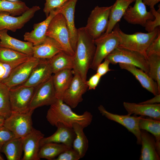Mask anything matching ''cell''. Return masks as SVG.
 I'll list each match as a JSON object with an SVG mask.
<instances>
[{"instance_id":"cell-14","label":"cell","mask_w":160,"mask_h":160,"mask_svg":"<svg viewBox=\"0 0 160 160\" xmlns=\"http://www.w3.org/2000/svg\"><path fill=\"white\" fill-rule=\"evenodd\" d=\"M98 109L102 116L109 120L119 123L126 127L135 136L137 144L141 145L140 130L139 126L140 116H131L128 114L123 115L113 114L107 111L102 105L98 107Z\"/></svg>"},{"instance_id":"cell-23","label":"cell","mask_w":160,"mask_h":160,"mask_svg":"<svg viewBox=\"0 0 160 160\" xmlns=\"http://www.w3.org/2000/svg\"><path fill=\"white\" fill-rule=\"evenodd\" d=\"M63 51V48L58 42L47 36L43 42L33 46V56L40 59H49Z\"/></svg>"},{"instance_id":"cell-17","label":"cell","mask_w":160,"mask_h":160,"mask_svg":"<svg viewBox=\"0 0 160 160\" xmlns=\"http://www.w3.org/2000/svg\"><path fill=\"white\" fill-rule=\"evenodd\" d=\"M52 71L48 59H40L27 80L20 85L36 87L49 79L52 76Z\"/></svg>"},{"instance_id":"cell-34","label":"cell","mask_w":160,"mask_h":160,"mask_svg":"<svg viewBox=\"0 0 160 160\" xmlns=\"http://www.w3.org/2000/svg\"><path fill=\"white\" fill-rule=\"evenodd\" d=\"M29 8L25 2L21 1L0 0V12H7L13 16L21 15Z\"/></svg>"},{"instance_id":"cell-7","label":"cell","mask_w":160,"mask_h":160,"mask_svg":"<svg viewBox=\"0 0 160 160\" xmlns=\"http://www.w3.org/2000/svg\"><path fill=\"white\" fill-rule=\"evenodd\" d=\"M112 64L124 63L131 64L148 73L149 71L147 57L138 52L118 47L105 58Z\"/></svg>"},{"instance_id":"cell-16","label":"cell","mask_w":160,"mask_h":160,"mask_svg":"<svg viewBox=\"0 0 160 160\" xmlns=\"http://www.w3.org/2000/svg\"><path fill=\"white\" fill-rule=\"evenodd\" d=\"M135 2L133 7L129 6L123 17L129 23L144 27L146 21L153 20L154 17L150 11H147L143 0H135Z\"/></svg>"},{"instance_id":"cell-38","label":"cell","mask_w":160,"mask_h":160,"mask_svg":"<svg viewBox=\"0 0 160 160\" xmlns=\"http://www.w3.org/2000/svg\"><path fill=\"white\" fill-rule=\"evenodd\" d=\"M21 63H8L0 61V82L7 78L13 70Z\"/></svg>"},{"instance_id":"cell-28","label":"cell","mask_w":160,"mask_h":160,"mask_svg":"<svg viewBox=\"0 0 160 160\" xmlns=\"http://www.w3.org/2000/svg\"><path fill=\"white\" fill-rule=\"evenodd\" d=\"M48 60L53 74L64 70H73L74 68V56L63 51L48 59Z\"/></svg>"},{"instance_id":"cell-5","label":"cell","mask_w":160,"mask_h":160,"mask_svg":"<svg viewBox=\"0 0 160 160\" xmlns=\"http://www.w3.org/2000/svg\"><path fill=\"white\" fill-rule=\"evenodd\" d=\"M46 35L58 42L64 52L74 56L75 52L70 44L69 31L66 20L61 13H58L52 18L47 30Z\"/></svg>"},{"instance_id":"cell-11","label":"cell","mask_w":160,"mask_h":160,"mask_svg":"<svg viewBox=\"0 0 160 160\" xmlns=\"http://www.w3.org/2000/svg\"><path fill=\"white\" fill-rule=\"evenodd\" d=\"M73 72L71 83L61 99L71 108H74L83 100L82 96L88 89V87L86 81L83 80L79 74L76 71Z\"/></svg>"},{"instance_id":"cell-32","label":"cell","mask_w":160,"mask_h":160,"mask_svg":"<svg viewBox=\"0 0 160 160\" xmlns=\"http://www.w3.org/2000/svg\"><path fill=\"white\" fill-rule=\"evenodd\" d=\"M70 147L63 144L49 143L40 147L38 153L40 159L54 160L61 153L69 148Z\"/></svg>"},{"instance_id":"cell-10","label":"cell","mask_w":160,"mask_h":160,"mask_svg":"<svg viewBox=\"0 0 160 160\" xmlns=\"http://www.w3.org/2000/svg\"><path fill=\"white\" fill-rule=\"evenodd\" d=\"M40 60V59L30 57L25 61L15 67L9 76L1 82L9 89L21 84L27 80Z\"/></svg>"},{"instance_id":"cell-47","label":"cell","mask_w":160,"mask_h":160,"mask_svg":"<svg viewBox=\"0 0 160 160\" xmlns=\"http://www.w3.org/2000/svg\"><path fill=\"white\" fill-rule=\"evenodd\" d=\"M5 119L0 115V126H3Z\"/></svg>"},{"instance_id":"cell-3","label":"cell","mask_w":160,"mask_h":160,"mask_svg":"<svg viewBox=\"0 0 160 160\" xmlns=\"http://www.w3.org/2000/svg\"><path fill=\"white\" fill-rule=\"evenodd\" d=\"M160 32V27H157L151 32H137L132 34L125 33L120 28L118 33L120 41L118 47L138 52L147 57V50Z\"/></svg>"},{"instance_id":"cell-26","label":"cell","mask_w":160,"mask_h":160,"mask_svg":"<svg viewBox=\"0 0 160 160\" xmlns=\"http://www.w3.org/2000/svg\"><path fill=\"white\" fill-rule=\"evenodd\" d=\"M73 75L72 70L66 69L56 72L52 76L53 84L57 99H61L69 87Z\"/></svg>"},{"instance_id":"cell-20","label":"cell","mask_w":160,"mask_h":160,"mask_svg":"<svg viewBox=\"0 0 160 160\" xmlns=\"http://www.w3.org/2000/svg\"><path fill=\"white\" fill-rule=\"evenodd\" d=\"M56 131L52 135L47 137H43L40 142V147L42 145L49 143L63 144L72 148L76 134L72 128L67 127L60 123L57 124Z\"/></svg>"},{"instance_id":"cell-6","label":"cell","mask_w":160,"mask_h":160,"mask_svg":"<svg viewBox=\"0 0 160 160\" xmlns=\"http://www.w3.org/2000/svg\"><path fill=\"white\" fill-rule=\"evenodd\" d=\"M111 7L112 5L102 7L97 6L91 11L84 28L94 40L99 37L106 31Z\"/></svg>"},{"instance_id":"cell-18","label":"cell","mask_w":160,"mask_h":160,"mask_svg":"<svg viewBox=\"0 0 160 160\" xmlns=\"http://www.w3.org/2000/svg\"><path fill=\"white\" fill-rule=\"evenodd\" d=\"M59 13V7L52 10L45 20L34 24L33 30L30 32H26L25 33L23 36L24 40L32 43L33 46L43 42L47 37L46 33L51 20Z\"/></svg>"},{"instance_id":"cell-27","label":"cell","mask_w":160,"mask_h":160,"mask_svg":"<svg viewBox=\"0 0 160 160\" xmlns=\"http://www.w3.org/2000/svg\"><path fill=\"white\" fill-rule=\"evenodd\" d=\"M135 0H116L112 5L109 17L107 29L104 33H107L111 32L116 25L124 15L127 9Z\"/></svg>"},{"instance_id":"cell-49","label":"cell","mask_w":160,"mask_h":160,"mask_svg":"<svg viewBox=\"0 0 160 160\" xmlns=\"http://www.w3.org/2000/svg\"><path fill=\"white\" fill-rule=\"evenodd\" d=\"M8 0L10 1H17V0Z\"/></svg>"},{"instance_id":"cell-44","label":"cell","mask_w":160,"mask_h":160,"mask_svg":"<svg viewBox=\"0 0 160 160\" xmlns=\"http://www.w3.org/2000/svg\"><path fill=\"white\" fill-rule=\"evenodd\" d=\"M101 77L97 73L92 76L86 82L88 90H95L97 86Z\"/></svg>"},{"instance_id":"cell-25","label":"cell","mask_w":160,"mask_h":160,"mask_svg":"<svg viewBox=\"0 0 160 160\" xmlns=\"http://www.w3.org/2000/svg\"><path fill=\"white\" fill-rule=\"evenodd\" d=\"M142 148L140 160H159L155 138L146 130L140 129Z\"/></svg>"},{"instance_id":"cell-35","label":"cell","mask_w":160,"mask_h":160,"mask_svg":"<svg viewBox=\"0 0 160 160\" xmlns=\"http://www.w3.org/2000/svg\"><path fill=\"white\" fill-rule=\"evenodd\" d=\"M9 89L6 85L0 82V115L5 119L10 116L12 112Z\"/></svg>"},{"instance_id":"cell-19","label":"cell","mask_w":160,"mask_h":160,"mask_svg":"<svg viewBox=\"0 0 160 160\" xmlns=\"http://www.w3.org/2000/svg\"><path fill=\"white\" fill-rule=\"evenodd\" d=\"M78 0H69L60 8V13L64 17L68 29L71 47L75 52L78 39V29L75 25L74 13Z\"/></svg>"},{"instance_id":"cell-40","label":"cell","mask_w":160,"mask_h":160,"mask_svg":"<svg viewBox=\"0 0 160 160\" xmlns=\"http://www.w3.org/2000/svg\"><path fill=\"white\" fill-rule=\"evenodd\" d=\"M15 137L14 134L4 125L0 126V152L5 144Z\"/></svg>"},{"instance_id":"cell-30","label":"cell","mask_w":160,"mask_h":160,"mask_svg":"<svg viewBox=\"0 0 160 160\" xmlns=\"http://www.w3.org/2000/svg\"><path fill=\"white\" fill-rule=\"evenodd\" d=\"M72 128L76 136L73 143L72 148L82 158L85 155L89 146L88 140L83 131L84 128L78 123L73 124Z\"/></svg>"},{"instance_id":"cell-37","label":"cell","mask_w":160,"mask_h":160,"mask_svg":"<svg viewBox=\"0 0 160 160\" xmlns=\"http://www.w3.org/2000/svg\"><path fill=\"white\" fill-rule=\"evenodd\" d=\"M154 17L153 20H148L144 26L145 30L148 32L153 31L158 27H160V7L156 10L154 7L150 8V11Z\"/></svg>"},{"instance_id":"cell-29","label":"cell","mask_w":160,"mask_h":160,"mask_svg":"<svg viewBox=\"0 0 160 160\" xmlns=\"http://www.w3.org/2000/svg\"><path fill=\"white\" fill-rule=\"evenodd\" d=\"M139 126L140 129H143L151 133L155 137L156 149L160 155V121L151 117L140 116Z\"/></svg>"},{"instance_id":"cell-12","label":"cell","mask_w":160,"mask_h":160,"mask_svg":"<svg viewBox=\"0 0 160 160\" xmlns=\"http://www.w3.org/2000/svg\"><path fill=\"white\" fill-rule=\"evenodd\" d=\"M52 76L47 80L36 87L30 104V110L34 111L37 108L44 105L50 106L57 99L53 84Z\"/></svg>"},{"instance_id":"cell-1","label":"cell","mask_w":160,"mask_h":160,"mask_svg":"<svg viewBox=\"0 0 160 160\" xmlns=\"http://www.w3.org/2000/svg\"><path fill=\"white\" fill-rule=\"evenodd\" d=\"M78 35L73 70L77 72L86 82L88 71L94 57L96 46L94 39L87 32L84 27L78 29Z\"/></svg>"},{"instance_id":"cell-41","label":"cell","mask_w":160,"mask_h":160,"mask_svg":"<svg viewBox=\"0 0 160 160\" xmlns=\"http://www.w3.org/2000/svg\"><path fill=\"white\" fill-rule=\"evenodd\" d=\"M81 158L77 152L71 148L61 153L54 160H78Z\"/></svg>"},{"instance_id":"cell-45","label":"cell","mask_w":160,"mask_h":160,"mask_svg":"<svg viewBox=\"0 0 160 160\" xmlns=\"http://www.w3.org/2000/svg\"><path fill=\"white\" fill-rule=\"evenodd\" d=\"M160 102V94L155 96L153 98L145 101L139 103L141 104H152L159 103Z\"/></svg>"},{"instance_id":"cell-2","label":"cell","mask_w":160,"mask_h":160,"mask_svg":"<svg viewBox=\"0 0 160 160\" xmlns=\"http://www.w3.org/2000/svg\"><path fill=\"white\" fill-rule=\"evenodd\" d=\"M93 116L91 113L86 111L79 115L73 112L71 107L60 99H57L47 111L46 118L52 126L60 123L68 127L72 128L73 124L78 123L84 128L91 123Z\"/></svg>"},{"instance_id":"cell-31","label":"cell","mask_w":160,"mask_h":160,"mask_svg":"<svg viewBox=\"0 0 160 160\" xmlns=\"http://www.w3.org/2000/svg\"><path fill=\"white\" fill-rule=\"evenodd\" d=\"M23 151L22 138L18 137L8 142L3 145L1 151L8 160H21Z\"/></svg>"},{"instance_id":"cell-15","label":"cell","mask_w":160,"mask_h":160,"mask_svg":"<svg viewBox=\"0 0 160 160\" xmlns=\"http://www.w3.org/2000/svg\"><path fill=\"white\" fill-rule=\"evenodd\" d=\"M44 136L40 131L33 127L29 133L22 138L24 154L21 160H40L38 156L40 142Z\"/></svg>"},{"instance_id":"cell-48","label":"cell","mask_w":160,"mask_h":160,"mask_svg":"<svg viewBox=\"0 0 160 160\" xmlns=\"http://www.w3.org/2000/svg\"><path fill=\"white\" fill-rule=\"evenodd\" d=\"M4 159L3 158L1 155H0V160H3Z\"/></svg>"},{"instance_id":"cell-4","label":"cell","mask_w":160,"mask_h":160,"mask_svg":"<svg viewBox=\"0 0 160 160\" xmlns=\"http://www.w3.org/2000/svg\"><path fill=\"white\" fill-rule=\"evenodd\" d=\"M120 29L117 23L112 31L108 33L102 34L94 40L96 49L94 59L90 68L96 71L99 64L106 57L119 45L120 38L119 35Z\"/></svg>"},{"instance_id":"cell-8","label":"cell","mask_w":160,"mask_h":160,"mask_svg":"<svg viewBox=\"0 0 160 160\" xmlns=\"http://www.w3.org/2000/svg\"><path fill=\"white\" fill-rule=\"evenodd\" d=\"M33 110L23 113L12 112L5 120L4 126L11 131L16 137L23 138L31 131L32 115Z\"/></svg>"},{"instance_id":"cell-33","label":"cell","mask_w":160,"mask_h":160,"mask_svg":"<svg viewBox=\"0 0 160 160\" xmlns=\"http://www.w3.org/2000/svg\"><path fill=\"white\" fill-rule=\"evenodd\" d=\"M30 56L15 50L0 47V61L8 63H22Z\"/></svg>"},{"instance_id":"cell-46","label":"cell","mask_w":160,"mask_h":160,"mask_svg":"<svg viewBox=\"0 0 160 160\" xmlns=\"http://www.w3.org/2000/svg\"><path fill=\"white\" fill-rule=\"evenodd\" d=\"M144 4L150 8L154 7V6L159 2L160 0H143Z\"/></svg>"},{"instance_id":"cell-9","label":"cell","mask_w":160,"mask_h":160,"mask_svg":"<svg viewBox=\"0 0 160 160\" xmlns=\"http://www.w3.org/2000/svg\"><path fill=\"white\" fill-rule=\"evenodd\" d=\"M35 88L19 85L9 89V100L12 112L23 113L30 111V104Z\"/></svg>"},{"instance_id":"cell-36","label":"cell","mask_w":160,"mask_h":160,"mask_svg":"<svg viewBox=\"0 0 160 160\" xmlns=\"http://www.w3.org/2000/svg\"><path fill=\"white\" fill-rule=\"evenodd\" d=\"M148 75L157 83L160 89V55L152 54L147 57Z\"/></svg>"},{"instance_id":"cell-42","label":"cell","mask_w":160,"mask_h":160,"mask_svg":"<svg viewBox=\"0 0 160 160\" xmlns=\"http://www.w3.org/2000/svg\"><path fill=\"white\" fill-rule=\"evenodd\" d=\"M146 54L147 57L152 54L160 55V32L148 47Z\"/></svg>"},{"instance_id":"cell-21","label":"cell","mask_w":160,"mask_h":160,"mask_svg":"<svg viewBox=\"0 0 160 160\" xmlns=\"http://www.w3.org/2000/svg\"><path fill=\"white\" fill-rule=\"evenodd\" d=\"M121 68L127 70L135 76L142 87L155 96L160 94L157 83L148 74L134 65L124 63H119Z\"/></svg>"},{"instance_id":"cell-39","label":"cell","mask_w":160,"mask_h":160,"mask_svg":"<svg viewBox=\"0 0 160 160\" xmlns=\"http://www.w3.org/2000/svg\"><path fill=\"white\" fill-rule=\"evenodd\" d=\"M69 0H45L43 12L46 17H48L50 12L52 10L59 8L63 6Z\"/></svg>"},{"instance_id":"cell-24","label":"cell","mask_w":160,"mask_h":160,"mask_svg":"<svg viewBox=\"0 0 160 160\" xmlns=\"http://www.w3.org/2000/svg\"><path fill=\"white\" fill-rule=\"evenodd\" d=\"M123 105L128 114L130 115L134 114L148 116L156 120H160V104H141L124 102Z\"/></svg>"},{"instance_id":"cell-13","label":"cell","mask_w":160,"mask_h":160,"mask_svg":"<svg viewBox=\"0 0 160 160\" xmlns=\"http://www.w3.org/2000/svg\"><path fill=\"white\" fill-rule=\"evenodd\" d=\"M40 9L35 6L29 8L21 15L15 17L8 12H0V30L7 29L13 32L22 28L34 16L35 13Z\"/></svg>"},{"instance_id":"cell-22","label":"cell","mask_w":160,"mask_h":160,"mask_svg":"<svg viewBox=\"0 0 160 160\" xmlns=\"http://www.w3.org/2000/svg\"><path fill=\"white\" fill-rule=\"evenodd\" d=\"M8 31L7 29L0 30V47L22 52L30 57L33 56V44L10 36L7 33Z\"/></svg>"},{"instance_id":"cell-43","label":"cell","mask_w":160,"mask_h":160,"mask_svg":"<svg viewBox=\"0 0 160 160\" xmlns=\"http://www.w3.org/2000/svg\"><path fill=\"white\" fill-rule=\"evenodd\" d=\"M104 61L101 63L97 66L96 73L101 77L105 75L108 72L112 71L109 68L110 62L106 58L104 59Z\"/></svg>"}]
</instances>
